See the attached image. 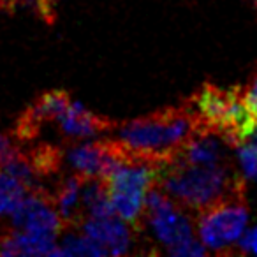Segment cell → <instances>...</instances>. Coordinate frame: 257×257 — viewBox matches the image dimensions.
<instances>
[{"label": "cell", "mask_w": 257, "mask_h": 257, "mask_svg": "<svg viewBox=\"0 0 257 257\" xmlns=\"http://www.w3.org/2000/svg\"><path fill=\"white\" fill-rule=\"evenodd\" d=\"M203 131L208 128L189 100H183L178 106L116 123L111 133H114L113 141L128 159L161 168L180 154L190 138Z\"/></svg>", "instance_id": "6da1fadb"}, {"label": "cell", "mask_w": 257, "mask_h": 257, "mask_svg": "<svg viewBox=\"0 0 257 257\" xmlns=\"http://www.w3.org/2000/svg\"><path fill=\"white\" fill-rule=\"evenodd\" d=\"M155 185L183 210L196 215L222 201L245 197V180L229 162L189 164L171 161L159 168Z\"/></svg>", "instance_id": "7a4b0ae2"}, {"label": "cell", "mask_w": 257, "mask_h": 257, "mask_svg": "<svg viewBox=\"0 0 257 257\" xmlns=\"http://www.w3.org/2000/svg\"><path fill=\"white\" fill-rule=\"evenodd\" d=\"M203 125L218 134L229 147H236L243 131L253 120L243 100V86L220 88L206 83L190 99H187Z\"/></svg>", "instance_id": "3957f363"}, {"label": "cell", "mask_w": 257, "mask_h": 257, "mask_svg": "<svg viewBox=\"0 0 257 257\" xmlns=\"http://www.w3.org/2000/svg\"><path fill=\"white\" fill-rule=\"evenodd\" d=\"M199 238L208 250L231 255L248 222V206L245 197L227 199L197 213Z\"/></svg>", "instance_id": "277c9868"}, {"label": "cell", "mask_w": 257, "mask_h": 257, "mask_svg": "<svg viewBox=\"0 0 257 257\" xmlns=\"http://www.w3.org/2000/svg\"><path fill=\"white\" fill-rule=\"evenodd\" d=\"M71 102V95L65 90H50L39 95L16 120L13 131L16 140L22 143L34 141L39 136L41 128L50 121H57V118L67 109Z\"/></svg>", "instance_id": "5b68a950"}, {"label": "cell", "mask_w": 257, "mask_h": 257, "mask_svg": "<svg viewBox=\"0 0 257 257\" xmlns=\"http://www.w3.org/2000/svg\"><path fill=\"white\" fill-rule=\"evenodd\" d=\"M79 231L95 243H99L107 255H121L127 253L133 245V232L127 222L116 215L111 217H85L79 224Z\"/></svg>", "instance_id": "8992f818"}, {"label": "cell", "mask_w": 257, "mask_h": 257, "mask_svg": "<svg viewBox=\"0 0 257 257\" xmlns=\"http://www.w3.org/2000/svg\"><path fill=\"white\" fill-rule=\"evenodd\" d=\"M57 123L60 128V134L65 138L67 143L83 141L88 138L99 136V134L111 133L116 125L109 118L88 111L81 102H76V100H72L67 109L57 118Z\"/></svg>", "instance_id": "52a82bcc"}, {"label": "cell", "mask_w": 257, "mask_h": 257, "mask_svg": "<svg viewBox=\"0 0 257 257\" xmlns=\"http://www.w3.org/2000/svg\"><path fill=\"white\" fill-rule=\"evenodd\" d=\"M81 182L83 176L72 173L71 176H65L60 183L57 185L55 192L51 194V199H53V204L57 208L58 215H60L62 222H64V227L74 229L79 227L81 220L85 218V213H83L81 208Z\"/></svg>", "instance_id": "ba28073f"}, {"label": "cell", "mask_w": 257, "mask_h": 257, "mask_svg": "<svg viewBox=\"0 0 257 257\" xmlns=\"http://www.w3.org/2000/svg\"><path fill=\"white\" fill-rule=\"evenodd\" d=\"M27 155L30 159V164H32L36 175L39 176V180L51 178L60 171L62 161H64V154L58 147L50 143H41L37 147L27 150Z\"/></svg>", "instance_id": "9c48e42d"}, {"label": "cell", "mask_w": 257, "mask_h": 257, "mask_svg": "<svg viewBox=\"0 0 257 257\" xmlns=\"http://www.w3.org/2000/svg\"><path fill=\"white\" fill-rule=\"evenodd\" d=\"M53 255L64 257V255H92V257H100L107 255V252L95 243L93 239H90L88 236L78 234V232H69L64 236L62 243H57V248H55Z\"/></svg>", "instance_id": "30bf717a"}, {"label": "cell", "mask_w": 257, "mask_h": 257, "mask_svg": "<svg viewBox=\"0 0 257 257\" xmlns=\"http://www.w3.org/2000/svg\"><path fill=\"white\" fill-rule=\"evenodd\" d=\"M25 194V187L18 180L9 176L8 173L0 171V218L9 217Z\"/></svg>", "instance_id": "8fae6325"}, {"label": "cell", "mask_w": 257, "mask_h": 257, "mask_svg": "<svg viewBox=\"0 0 257 257\" xmlns=\"http://www.w3.org/2000/svg\"><path fill=\"white\" fill-rule=\"evenodd\" d=\"M236 155H238L239 166H241L245 178L257 182V150L245 147V145H239V147H236Z\"/></svg>", "instance_id": "7c38bea8"}, {"label": "cell", "mask_w": 257, "mask_h": 257, "mask_svg": "<svg viewBox=\"0 0 257 257\" xmlns=\"http://www.w3.org/2000/svg\"><path fill=\"white\" fill-rule=\"evenodd\" d=\"M55 4L57 0H16V6H29L46 23L55 22Z\"/></svg>", "instance_id": "4fadbf2b"}, {"label": "cell", "mask_w": 257, "mask_h": 257, "mask_svg": "<svg viewBox=\"0 0 257 257\" xmlns=\"http://www.w3.org/2000/svg\"><path fill=\"white\" fill-rule=\"evenodd\" d=\"M243 100H245L246 107H248V111L252 113V116L257 118V69H255V72H253L250 83L243 88Z\"/></svg>", "instance_id": "5bb4252c"}, {"label": "cell", "mask_w": 257, "mask_h": 257, "mask_svg": "<svg viewBox=\"0 0 257 257\" xmlns=\"http://www.w3.org/2000/svg\"><path fill=\"white\" fill-rule=\"evenodd\" d=\"M238 248L243 253H255L257 255V225L243 231L238 239Z\"/></svg>", "instance_id": "9a60e30c"}, {"label": "cell", "mask_w": 257, "mask_h": 257, "mask_svg": "<svg viewBox=\"0 0 257 257\" xmlns=\"http://www.w3.org/2000/svg\"><path fill=\"white\" fill-rule=\"evenodd\" d=\"M16 0H0V9H15Z\"/></svg>", "instance_id": "2e32d148"}, {"label": "cell", "mask_w": 257, "mask_h": 257, "mask_svg": "<svg viewBox=\"0 0 257 257\" xmlns=\"http://www.w3.org/2000/svg\"><path fill=\"white\" fill-rule=\"evenodd\" d=\"M9 143V140H8V138H6V136H2V134H0V148H2V147H6V145H8Z\"/></svg>", "instance_id": "e0dca14e"}, {"label": "cell", "mask_w": 257, "mask_h": 257, "mask_svg": "<svg viewBox=\"0 0 257 257\" xmlns=\"http://www.w3.org/2000/svg\"><path fill=\"white\" fill-rule=\"evenodd\" d=\"M255 2H257V0H255Z\"/></svg>", "instance_id": "ac0fdd59"}]
</instances>
